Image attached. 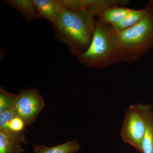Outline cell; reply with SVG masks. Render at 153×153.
I'll list each match as a JSON object with an SVG mask.
<instances>
[{
	"label": "cell",
	"instance_id": "1",
	"mask_svg": "<svg viewBox=\"0 0 153 153\" xmlns=\"http://www.w3.org/2000/svg\"><path fill=\"white\" fill-rule=\"evenodd\" d=\"M117 4L116 0H97L85 10H65L52 25L56 38L69 47L72 55L77 57L91 43L96 22L94 18L103 10Z\"/></svg>",
	"mask_w": 153,
	"mask_h": 153
},
{
	"label": "cell",
	"instance_id": "2",
	"mask_svg": "<svg viewBox=\"0 0 153 153\" xmlns=\"http://www.w3.org/2000/svg\"><path fill=\"white\" fill-rule=\"evenodd\" d=\"M148 13L138 24L128 29L114 30L122 61L133 63L153 49V1L146 4Z\"/></svg>",
	"mask_w": 153,
	"mask_h": 153
},
{
	"label": "cell",
	"instance_id": "3",
	"mask_svg": "<svg viewBox=\"0 0 153 153\" xmlns=\"http://www.w3.org/2000/svg\"><path fill=\"white\" fill-rule=\"evenodd\" d=\"M77 57L82 65L98 69L123 62L116 36L111 26L96 21L90 46Z\"/></svg>",
	"mask_w": 153,
	"mask_h": 153
},
{
	"label": "cell",
	"instance_id": "4",
	"mask_svg": "<svg viewBox=\"0 0 153 153\" xmlns=\"http://www.w3.org/2000/svg\"><path fill=\"white\" fill-rule=\"evenodd\" d=\"M153 121L152 105L135 104L129 107L121 131L123 141L143 153V140Z\"/></svg>",
	"mask_w": 153,
	"mask_h": 153
},
{
	"label": "cell",
	"instance_id": "5",
	"mask_svg": "<svg viewBox=\"0 0 153 153\" xmlns=\"http://www.w3.org/2000/svg\"><path fill=\"white\" fill-rule=\"evenodd\" d=\"M44 105V99L38 90L27 89L18 94L13 109L27 126L36 120Z\"/></svg>",
	"mask_w": 153,
	"mask_h": 153
},
{
	"label": "cell",
	"instance_id": "6",
	"mask_svg": "<svg viewBox=\"0 0 153 153\" xmlns=\"http://www.w3.org/2000/svg\"><path fill=\"white\" fill-rule=\"evenodd\" d=\"M40 18H44L53 25L65 10L62 0H33Z\"/></svg>",
	"mask_w": 153,
	"mask_h": 153
},
{
	"label": "cell",
	"instance_id": "7",
	"mask_svg": "<svg viewBox=\"0 0 153 153\" xmlns=\"http://www.w3.org/2000/svg\"><path fill=\"white\" fill-rule=\"evenodd\" d=\"M131 9L120 6H114L103 10L97 15L98 22L113 26L122 22Z\"/></svg>",
	"mask_w": 153,
	"mask_h": 153
},
{
	"label": "cell",
	"instance_id": "8",
	"mask_svg": "<svg viewBox=\"0 0 153 153\" xmlns=\"http://www.w3.org/2000/svg\"><path fill=\"white\" fill-rule=\"evenodd\" d=\"M4 3L19 12L23 18L28 22L41 19L33 0H7Z\"/></svg>",
	"mask_w": 153,
	"mask_h": 153
},
{
	"label": "cell",
	"instance_id": "9",
	"mask_svg": "<svg viewBox=\"0 0 153 153\" xmlns=\"http://www.w3.org/2000/svg\"><path fill=\"white\" fill-rule=\"evenodd\" d=\"M81 146L76 140H73L52 147L36 144L33 147L34 153H74L79 152Z\"/></svg>",
	"mask_w": 153,
	"mask_h": 153
},
{
	"label": "cell",
	"instance_id": "10",
	"mask_svg": "<svg viewBox=\"0 0 153 153\" xmlns=\"http://www.w3.org/2000/svg\"><path fill=\"white\" fill-rule=\"evenodd\" d=\"M26 143L22 140L0 130V153H23L25 150L21 144Z\"/></svg>",
	"mask_w": 153,
	"mask_h": 153
},
{
	"label": "cell",
	"instance_id": "11",
	"mask_svg": "<svg viewBox=\"0 0 153 153\" xmlns=\"http://www.w3.org/2000/svg\"><path fill=\"white\" fill-rule=\"evenodd\" d=\"M147 13L148 8L146 5L141 10L131 9L129 13L122 22L111 27L113 30L115 31H121L131 27L138 24Z\"/></svg>",
	"mask_w": 153,
	"mask_h": 153
},
{
	"label": "cell",
	"instance_id": "12",
	"mask_svg": "<svg viewBox=\"0 0 153 153\" xmlns=\"http://www.w3.org/2000/svg\"><path fill=\"white\" fill-rule=\"evenodd\" d=\"M65 10L82 11L88 10L94 4L97 0H62Z\"/></svg>",
	"mask_w": 153,
	"mask_h": 153
},
{
	"label": "cell",
	"instance_id": "13",
	"mask_svg": "<svg viewBox=\"0 0 153 153\" xmlns=\"http://www.w3.org/2000/svg\"><path fill=\"white\" fill-rule=\"evenodd\" d=\"M18 94L10 93L0 88V113L10 109H13Z\"/></svg>",
	"mask_w": 153,
	"mask_h": 153
},
{
	"label": "cell",
	"instance_id": "14",
	"mask_svg": "<svg viewBox=\"0 0 153 153\" xmlns=\"http://www.w3.org/2000/svg\"><path fill=\"white\" fill-rule=\"evenodd\" d=\"M17 116L13 109L6 110L0 113V130L8 132L12 120Z\"/></svg>",
	"mask_w": 153,
	"mask_h": 153
},
{
	"label": "cell",
	"instance_id": "15",
	"mask_svg": "<svg viewBox=\"0 0 153 153\" xmlns=\"http://www.w3.org/2000/svg\"><path fill=\"white\" fill-rule=\"evenodd\" d=\"M143 153H153V121L147 130L143 140Z\"/></svg>",
	"mask_w": 153,
	"mask_h": 153
}]
</instances>
